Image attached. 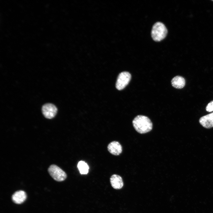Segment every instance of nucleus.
I'll return each instance as SVG.
<instances>
[{
  "label": "nucleus",
  "instance_id": "nucleus-8",
  "mask_svg": "<svg viewBox=\"0 0 213 213\" xmlns=\"http://www.w3.org/2000/svg\"><path fill=\"white\" fill-rule=\"evenodd\" d=\"M110 182L112 187L116 189L121 188L123 186V183L122 178L120 176L114 174L110 177Z\"/></svg>",
  "mask_w": 213,
  "mask_h": 213
},
{
  "label": "nucleus",
  "instance_id": "nucleus-6",
  "mask_svg": "<svg viewBox=\"0 0 213 213\" xmlns=\"http://www.w3.org/2000/svg\"><path fill=\"white\" fill-rule=\"evenodd\" d=\"M107 149L112 154L114 155H118L122 151V148L120 143L116 141H113L108 145Z\"/></svg>",
  "mask_w": 213,
  "mask_h": 213
},
{
  "label": "nucleus",
  "instance_id": "nucleus-9",
  "mask_svg": "<svg viewBox=\"0 0 213 213\" xmlns=\"http://www.w3.org/2000/svg\"><path fill=\"white\" fill-rule=\"evenodd\" d=\"M27 195L23 191L15 192L12 195V200L16 204H20L23 203L26 199Z\"/></svg>",
  "mask_w": 213,
  "mask_h": 213
},
{
  "label": "nucleus",
  "instance_id": "nucleus-7",
  "mask_svg": "<svg viewBox=\"0 0 213 213\" xmlns=\"http://www.w3.org/2000/svg\"><path fill=\"white\" fill-rule=\"evenodd\" d=\"M199 122L206 128H210L213 127V112L201 117Z\"/></svg>",
  "mask_w": 213,
  "mask_h": 213
},
{
  "label": "nucleus",
  "instance_id": "nucleus-4",
  "mask_svg": "<svg viewBox=\"0 0 213 213\" xmlns=\"http://www.w3.org/2000/svg\"><path fill=\"white\" fill-rule=\"evenodd\" d=\"M131 75L128 72H123L118 76L116 84L117 89L121 90L124 89L129 83L131 79Z\"/></svg>",
  "mask_w": 213,
  "mask_h": 213
},
{
  "label": "nucleus",
  "instance_id": "nucleus-3",
  "mask_svg": "<svg viewBox=\"0 0 213 213\" xmlns=\"http://www.w3.org/2000/svg\"><path fill=\"white\" fill-rule=\"evenodd\" d=\"M48 171L51 176L56 181H63L67 178L66 173L56 165L52 164L50 166Z\"/></svg>",
  "mask_w": 213,
  "mask_h": 213
},
{
  "label": "nucleus",
  "instance_id": "nucleus-13",
  "mask_svg": "<svg viewBox=\"0 0 213 213\" xmlns=\"http://www.w3.org/2000/svg\"><path fill=\"white\" fill-rule=\"evenodd\" d=\"M212 1H213V0H212Z\"/></svg>",
  "mask_w": 213,
  "mask_h": 213
},
{
  "label": "nucleus",
  "instance_id": "nucleus-11",
  "mask_svg": "<svg viewBox=\"0 0 213 213\" xmlns=\"http://www.w3.org/2000/svg\"><path fill=\"white\" fill-rule=\"evenodd\" d=\"M77 167L81 174H86L88 172L89 167L84 161H80L78 164Z\"/></svg>",
  "mask_w": 213,
  "mask_h": 213
},
{
  "label": "nucleus",
  "instance_id": "nucleus-10",
  "mask_svg": "<svg viewBox=\"0 0 213 213\" xmlns=\"http://www.w3.org/2000/svg\"><path fill=\"white\" fill-rule=\"evenodd\" d=\"M172 86L177 89H181L185 85L184 78L180 76H176L173 78L171 81Z\"/></svg>",
  "mask_w": 213,
  "mask_h": 213
},
{
  "label": "nucleus",
  "instance_id": "nucleus-1",
  "mask_svg": "<svg viewBox=\"0 0 213 213\" xmlns=\"http://www.w3.org/2000/svg\"><path fill=\"white\" fill-rule=\"evenodd\" d=\"M132 122L135 130L141 134L148 132L152 128L153 125L151 120L145 116H137L133 119Z\"/></svg>",
  "mask_w": 213,
  "mask_h": 213
},
{
  "label": "nucleus",
  "instance_id": "nucleus-12",
  "mask_svg": "<svg viewBox=\"0 0 213 213\" xmlns=\"http://www.w3.org/2000/svg\"><path fill=\"white\" fill-rule=\"evenodd\" d=\"M206 109V111L208 112L213 111V101H211L207 104Z\"/></svg>",
  "mask_w": 213,
  "mask_h": 213
},
{
  "label": "nucleus",
  "instance_id": "nucleus-5",
  "mask_svg": "<svg viewBox=\"0 0 213 213\" xmlns=\"http://www.w3.org/2000/svg\"><path fill=\"white\" fill-rule=\"evenodd\" d=\"M43 114L45 117L48 119L53 118L56 115L57 109L56 106L51 103L43 105L42 108Z\"/></svg>",
  "mask_w": 213,
  "mask_h": 213
},
{
  "label": "nucleus",
  "instance_id": "nucleus-2",
  "mask_svg": "<svg viewBox=\"0 0 213 213\" xmlns=\"http://www.w3.org/2000/svg\"><path fill=\"white\" fill-rule=\"evenodd\" d=\"M167 32V30L164 25L162 22H158L152 27L151 36L154 41H159L165 37Z\"/></svg>",
  "mask_w": 213,
  "mask_h": 213
}]
</instances>
